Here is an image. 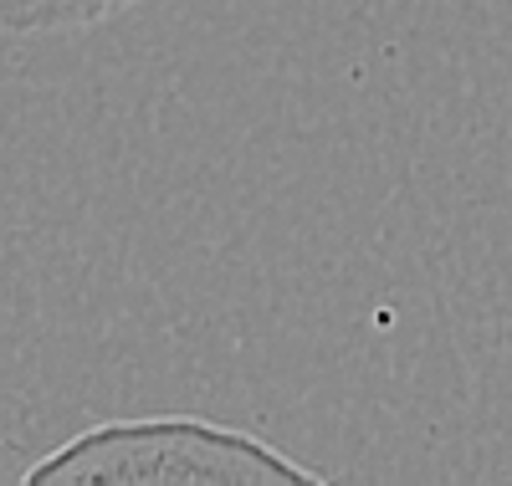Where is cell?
<instances>
[{
    "label": "cell",
    "instance_id": "obj_1",
    "mask_svg": "<svg viewBox=\"0 0 512 486\" xmlns=\"http://www.w3.org/2000/svg\"><path fill=\"white\" fill-rule=\"evenodd\" d=\"M31 481H313V471L251 435L169 415L77 435L47 461H36L26 471V486Z\"/></svg>",
    "mask_w": 512,
    "mask_h": 486
},
{
    "label": "cell",
    "instance_id": "obj_2",
    "mask_svg": "<svg viewBox=\"0 0 512 486\" xmlns=\"http://www.w3.org/2000/svg\"><path fill=\"white\" fill-rule=\"evenodd\" d=\"M134 0H0V26L6 31H67V26H93Z\"/></svg>",
    "mask_w": 512,
    "mask_h": 486
}]
</instances>
